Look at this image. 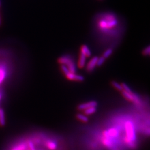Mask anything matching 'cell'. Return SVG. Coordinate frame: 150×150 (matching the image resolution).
<instances>
[{"label":"cell","mask_w":150,"mask_h":150,"mask_svg":"<svg viewBox=\"0 0 150 150\" xmlns=\"http://www.w3.org/2000/svg\"><path fill=\"white\" fill-rule=\"evenodd\" d=\"M81 53L86 56V57H89L91 56V52L89 48L86 45H82L81 47Z\"/></svg>","instance_id":"obj_7"},{"label":"cell","mask_w":150,"mask_h":150,"mask_svg":"<svg viewBox=\"0 0 150 150\" xmlns=\"http://www.w3.org/2000/svg\"><path fill=\"white\" fill-rule=\"evenodd\" d=\"M111 85L113 87L116 89V90L119 91H123V89L122 87L121 86V84H120L119 83L115 81H112L111 82Z\"/></svg>","instance_id":"obj_10"},{"label":"cell","mask_w":150,"mask_h":150,"mask_svg":"<svg viewBox=\"0 0 150 150\" xmlns=\"http://www.w3.org/2000/svg\"><path fill=\"white\" fill-rule=\"evenodd\" d=\"M1 25V16H0V26Z\"/></svg>","instance_id":"obj_23"},{"label":"cell","mask_w":150,"mask_h":150,"mask_svg":"<svg viewBox=\"0 0 150 150\" xmlns=\"http://www.w3.org/2000/svg\"><path fill=\"white\" fill-rule=\"evenodd\" d=\"M121 86L122 87V89H123V91H126L128 93H132V91L130 89V88L125 83H121Z\"/></svg>","instance_id":"obj_15"},{"label":"cell","mask_w":150,"mask_h":150,"mask_svg":"<svg viewBox=\"0 0 150 150\" xmlns=\"http://www.w3.org/2000/svg\"><path fill=\"white\" fill-rule=\"evenodd\" d=\"M76 117L77 119L80 120L83 122H87L89 121V119L85 115H83L82 114H77L76 115Z\"/></svg>","instance_id":"obj_12"},{"label":"cell","mask_w":150,"mask_h":150,"mask_svg":"<svg viewBox=\"0 0 150 150\" xmlns=\"http://www.w3.org/2000/svg\"><path fill=\"white\" fill-rule=\"evenodd\" d=\"M5 77V73L3 71H0V83L1 82Z\"/></svg>","instance_id":"obj_21"},{"label":"cell","mask_w":150,"mask_h":150,"mask_svg":"<svg viewBox=\"0 0 150 150\" xmlns=\"http://www.w3.org/2000/svg\"><path fill=\"white\" fill-rule=\"evenodd\" d=\"M61 69L62 71V72L65 74V75H66L68 74L70 71H69L68 68L67 66H66L65 65H61Z\"/></svg>","instance_id":"obj_16"},{"label":"cell","mask_w":150,"mask_h":150,"mask_svg":"<svg viewBox=\"0 0 150 150\" xmlns=\"http://www.w3.org/2000/svg\"><path fill=\"white\" fill-rule=\"evenodd\" d=\"M105 60H106V59H105L103 56H101L99 58L98 57L97 66H98V67L101 66L105 63Z\"/></svg>","instance_id":"obj_14"},{"label":"cell","mask_w":150,"mask_h":150,"mask_svg":"<svg viewBox=\"0 0 150 150\" xmlns=\"http://www.w3.org/2000/svg\"><path fill=\"white\" fill-rule=\"evenodd\" d=\"M110 132H107L108 133V135H112V136H115V135H117V131L115 130V129H111L109 131Z\"/></svg>","instance_id":"obj_20"},{"label":"cell","mask_w":150,"mask_h":150,"mask_svg":"<svg viewBox=\"0 0 150 150\" xmlns=\"http://www.w3.org/2000/svg\"><path fill=\"white\" fill-rule=\"evenodd\" d=\"M122 96L130 101H134V96L132 94V93H128L126 91H122Z\"/></svg>","instance_id":"obj_9"},{"label":"cell","mask_w":150,"mask_h":150,"mask_svg":"<svg viewBox=\"0 0 150 150\" xmlns=\"http://www.w3.org/2000/svg\"><path fill=\"white\" fill-rule=\"evenodd\" d=\"M126 130L127 137L129 141H134L136 138L135 130L131 122L128 121L126 123Z\"/></svg>","instance_id":"obj_2"},{"label":"cell","mask_w":150,"mask_h":150,"mask_svg":"<svg viewBox=\"0 0 150 150\" xmlns=\"http://www.w3.org/2000/svg\"><path fill=\"white\" fill-rule=\"evenodd\" d=\"M97 105V102H96L95 101H90L89 102L82 104L79 105L77 108L79 110H85L90 107H96Z\"/></svg>","instance_id":"obj_5"},{"label":"cell","mask_w":150,"mask_h":150,"mask_svg":"<svg viewBox=\"0 0 150 150\" xmlns=\"http://www.w3.org/2000/svg\"><path fill=\"white\" fill-rule=\"evenodd\" d=\"M66 77L68 80H71V81L82 82V81H83L85 80V78L82 76L77 75V74H76V73H72L70 72L66 75Z\"/></svg>","instance_id":"obj_4"},{"label":"cell","mask_w":150,"mask_h":150,"mask_svg":"<svg viewBox=\"0 0 150 150\" xmlns=\"http://www.w3.org/2000/svg\"><path fill=\"white\" fill-rule=\"evenodd\" d=\"M29 147L30 148V150H35V148L33 143L31 141H30L29 142Z\"/></svg>","instance_id":"obj_22"},{"label":"cell","mask_w":150,"mask_h":150,"mask_svg":"<svg viewBox=\"0 0 150 150\" xmlns=\"http://www.w3.org/2000/svg\"><path fill=\"white\" fill-rule=\"evenodd\" d=\"M143 55L144 56H148L150 53V46H147L146 48H145L142 51Z\"/></svg>","instance_id":"obj_17"},{"label":"cell","mask_w":150,"mask_h":150,"mask_svg":"<svg viewBox=\"0 0 150 150\" xmlns=\"http://www.w3.org/2000/svg\"><path fill=\"white\" fill-rule=\"evenodd\" d=\"M58 62L60 65H63L67 66L70 72L76 73V67L75 62L70 56L65 55L60 57L58 59Z\"/></svg>","instance_id":"obj_1"},{"label":"cell","mask_w":150,"mask_h":150,"mask_svg":"<svg viewBox=\"0 0 150 150\" xmlns=\"http://www.w3.org/2000/svg\"><path fill=\"white\" fill-rule=\"evenodd\" d=\"M26 147L25 145H21L15 147V148H14L12 150H26Z\"/></svg>","instance_id":"obj_19"},{"label":"cell","mask_w":150,"mask_h":150,"mask_svg":"<svg viewBox=\"0 0 150 150\" xmlns=\"http://www.w3.org/2000/svg\"><path fill=\"white\" fill-rule=\"evenodd\" d=\"M96 111V107H90L87 109H86L84 110L85 113L87 115H90L91 114H93Z\"/></svg>","instance_id":"obj_11"},{"label":"cell","mask_w":150,"mask_h":150,"mask_svg":"<svg viewBox=\"0 0 150 150\" xmlns=\"http://www.w3.org/2000/svg\"><path fill=\"white\" fill-rule=\"evenodd\" d=\"M98 57L95 56L92 57L90 61L87 63L86 69V71L89 72H91L94 70V69L97 66V62Z\"/></svg>","instance_id":"obj_3"},{"label":"cell","mask_w":150,"mask_h":150,"mask_svg":"<svg viewBox=\"0 0 150 150\" xmlns=\"http://www.w3.org/2000/svg\"><path fill=\"white\" fill-rule=\"evenodd\" d=\"M86 57L82 53H80L79 60L78 62V66L80 68H83L85 66L86 62Z\"/></svg>","instance_id":"obj_6"},{"label":"cell","mask_w":150,"mask_h":150,"mask_svg":"<svg viewBox=\"0 0 150 150\" xmlns=\"http://www.w3.org/2000/svg\"><path fill=\"white\" fill-rule=\"evenodd\" d=\"M0 5H1V3H0Z\"/></svg>","instance_id":"obj_25"},{"label":"cell","mask_w":150,"mask_h":150,"mask_svg":"<svg viewBox=\"0 0 150 150\" xmlns=\"http://www.w3.org/2000/svg\"><path fill=\"white\" fill-rule=\"evenodd\" d=\"M1 96L0 95V100H1Z\"/></svg>","instance_id":"obj_24"},{"label":"cell","mask_w":150,"mask_h":150,"mask_svg":"<svg viewBox=\"0 0 150 150\" xmlns=\"http://www.w3.org/2000/svg\"><path fill=\"white\" fill-rule=\"evenodd\" d=\"M47 146L51 150H55L56 148V144L54 142H49L47 144Z\"/></svg>","instance_id":"obj_18"},{"label":"cell","mask_w":150,"mask_h":150,"mask_svg":"<svg viewBox=\"0 0 150 150\" xmlns=\"http://www.w3.org/2000/svg\"><path fill=\"white\" fill-rule=\"evenodd\" d=\"M112 49H111V48H108V49H107V50L105 51V52L104 53L102 56H103L105 59H107V58L109 57L112 55Z\"/></svg>","instance_id":"obj_13"},{"label":"cell","mask_w":150,"mask_h":150,"mask_svg":"<svg viewBox=\"0 0 150 150\" xmlns=\"http://www.w3.org/2000/svg\"><path fill=\"white\" fill-rule=\"evenodd\" d=\"M6 124L5 112L3 109L0 108V126L3 127Z\"/></svg>","instance_id":"obj_8"}]
</instances>
